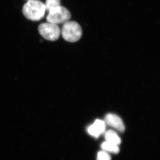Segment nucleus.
I'll return each instance as SVG.
<instances>
[{
    "label": "nucleus",
    "mask_w": 160,
    "mask_h": 160,
    "mask_svg": "<svg viewBox=\"0 0 160 160\" xmlns=\"http://www.w3.org/2000/svg\"><path fill=\"white\" fill-rule=\"evenodd\" d=\"M105 138L106 142H108L111 143L116 146H118L121 144V138L118 135V133L111 129L106 132Z\"/></svg>",
    "instance_id": "7"
},
{
    "label": "nucleus",
    "mask_w": 160,
    "mask_h": 160,
    "mask_svg": "<svg viewBox=\"0 0 160 160\" xmlns=\"http://www.w3.org/2000/svg\"><path fill=\"white\" fill-rule=\"evenodd\" d=\"M46 9L45 4L39 0H30L24 5L22 12L25 17L32 21H39L44 16Z\"/></svg>",
    "instance_id": "1"
},
{
    "label": "nucleus",
    "mask_w": 160,
    "mask_h": 160,
    "mask_svg": "<svg viewBox=\"0 0 160 160\" xmlns=\"http://www.w3.org/2000/svg\"><path fill=\"white\" fill-rule=\"evenodd\" d=\"M38 31L43 38L50 41H56L61 34V29L58 25L48 22L40 24Z\"/></svg>",
    "instance_id": "4"
},
{
    "label": "nucleus",
    "mask_w": 160,
    "mask_h": 160,
    "mask_svg": "<svg viewBox=\"0 0 160 160\" xmlns=\"http://www.w3.org/2000/svg\"><path fill=\"white\" fill-rule=\"evenodd\" d=\"M61 32L63 38L70 42H77L82 34L81 26L74 21H69L64 23Z\"/></svg>",
    "instance_id": "2"
},
{
    "label": "nucleus",
    "mask_w": 160,
    "mask_h": 160,
    "mask_svg": "<svg viewBox=\"0 0 160 160\" xmlns=\"http://www.w3.org/2000/svg\"><path fill=\"white\" fill-rule=\"evenodd\" d=\"M30 1V0H27V1Z\"/></svg>",
    "instance_id": "11"
},
{
    "label": "nucleus",
    "mask_w": 160,
    "mask_h": 160,
    "mask_svg": "<svg viewBox=\"0 0 160 160\" xmlns=\"http://www.w3.org/2000/svg\"><path fill=\"white\" fill-rule=\"evenodd\" d=\"M97 160H111V157L107 152H99L97 156Z\"/></svg>",
    "instance_id": "10"
},
{
    "label": "nucleus",
    "mask_w": 160,
    "mask_h": 160,
    "mask_svg": "<svg viewBox=\"0 0 160 160\" xmlns=\"http://www.w3.org/2000/svg\"><path fill=\"white\" fill-rule=\"evenodd\" d=\"M106 123L102 120L97 119L94 123L88 127L87 131L92 136L95 138H98L106 130Z\"/></svg>",
    "instance_id": "6"
},
{
    "label": "nucleus",
    "mask_w": 160,
    "mask_h": 160,
    "mask_svg": "<svg viewBox=\"0 0 160 160\" xmlns=\"http://www.w3.org/2000/svg\"><path fill=\"white\" fill-rule=\"evenodd\" d=\"M45 5L46 11L49 12L51 9L61 6V0H46Z\"/></svg>",
    "instance_id": "9"
},
{
    "label": "nucleus",
    "mask_w": 160,
    "mask_h": 160,
    "mask_svg": "<svg viewBox=\"0 0 160 160\" xmlns=\"http://www.w3.org/2000/svg\"><path fill=\"white\" fill-rule=\"evenodd\" d=\"M46 17L48 22L53 24H64L68 22L71 18V13L68 9L60 6L51 9Z\"/></svg>",
    "instance_id": "3"
},
{
    "label": "nucleus",
    "mask_w": 160,
    "mask_h": 160,
    "mask_svg": "<svg viewBox=\"0 0 160 160\" xmlns=\"http://www.w3.org/2000/svg\"><path fill=\"white\" fill-rule=\"evenodd\" d=\"M101 148L104 151L114 153H118L120 150L118 146L106 142H104L102 144Z\"/></svg>",
    "instance_id": "8"
},
{
    "label": "nucleus",
    "mask_w": 160,
    "mask_h": 160,
    "mask_svg": "<svg viewBox=\"0 0 160 160\" xmlns=\"http://www.w3.org/2000/svg\"><path fill=\"white\" fill-rule=\"evenodd\" d=\"M105 122L108 126L116 129L120 132L125 131V127L122 120L117 115L109 113L105 118Z\"/></svg>",
    "instance_id": "5"
}]
</instances>
